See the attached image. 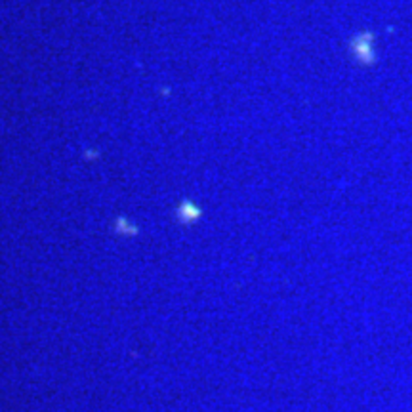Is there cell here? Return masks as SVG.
<instances>
[{"label": "cell", "instance_id": "1", "mask_svg": "<svg viewBox=\"0 0 412 412\" xmlns=\"http://www.w3.org/2000/svg\"><path fill=\"white\" fill-rule=\"evenodd\" d=\"M351 50L361 65H372L376 61L374 50H372V33H361L351 42Z\"/></svg>", "mask_w": 412, "mask_h": 412}]
</instances>
